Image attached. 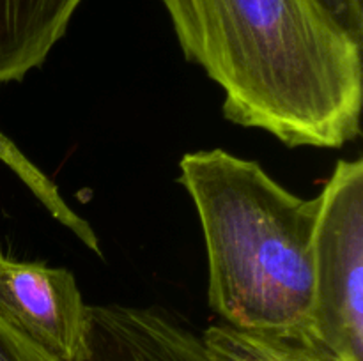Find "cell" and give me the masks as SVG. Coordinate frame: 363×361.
<instances>
[{"mask_svg": "<svg viewBox=\"0 0 363 361\" xmlns=\"http://www.w3.org/2000/svg\"><path fill=\"white\" fill-rule=\"evenodd\" d=\"M188 62L222 88L229 122L287 147L360 137L362 45L318 0H160Z\"/></svg>", "mask_w": 363, "mask_h": 361, "instance_id": "1", "label": "cell"}, {"mask_svg": "<svg viewBox=\"0 0 363 361\" xmlns=\"http://www.w3.org/2000/svg\"><path fill=\"white\" fill-rule=\"evenodd\" d=\"M177 183L201 219L208 303L223 324L307 326L314 303L318 197L291 193L257 161L223 149L186 152Z\"/></svg>", "mask_w": 363, "mask_h": 361, "instance_id": "2", "label": "cell"}, {"mask_svg": "<svg viewBox=\"0 0 363 361\" xmlns=\"http://www.w3.org/2000/svg\"><path fill=\"white\" fill-rule=\"evenodd\" d=\"M308 329L346 361H363V161L339 159L318 195Z\"/></svg>", "mask_w": 363, "mask_h": 361, "instance_id": "3", "label": "cell"}, {"mask_svg": "<svg viewBox=\"0 0 363 361\" xmlns=\"http://www.w3.org/2000/svg\"><path fill=\"white\" fill-rule=\"evenodd\" d=\"M0 317L59 361H92L91 304L69 269L0 250Z\"/></svg>", "mask_w": 363, "mask_h": 361, "instance_id": "4", "label": "cell"}, {"mask_svg": "<svg viewBox=\"0 0 363 361\" xmlns=\"http://www.w3.org/2000/svg\"><path fill=\"white\" fill-rule=\"evenodd\" d=\"M92 361H215L195 333L160 308L91 306Z\"/></svg>", "mask_w": 363, "mask_h": 361, "instance_id": "5", "label": "cell"}, {"mask_svg": "<svg viewBox=\"0 0 363 361\" xmlns=\"http://www.w3.org/2000/svg\"><path fill=\"white\" fill-rule=\"evenodd\" d=\"M84 0H0V84L45 64Z\"/></svg>", "mask_w": 363, "mask_h": 361, "instance_id": "6", "label": "cell"}, {"mask_svg": "<svg viewBox=\"0 0 363 361\" xmlns=\"http://www.w3.org/2000/svg\"><path fill=\"white\" fill-rule=\"evenodd\" d=\"M202 340L215 361H346L308 326L241 329L222 322L209 326Z\"/></svg>", "mask_w": 363, "mask_h": 361, "instance_id": "7", "label": "cell"}, {"mask_svg": "<svg viewBox=\"0 0 363 361\" xmlns=\"http://www.w3.org/2000/svg\"><path fill=\"white\" fill-rule=\"evenodd\" d=\"M0 159L23 180L28 186V190L39 198L43 205L50 211V214L69 229L85 246L91 251H94L98 257H103L101 244H99L98 236H96L94 229L85 222L82 216H78L69 205L66 204L62 197H60L59 190L55 184L50 180L46 173H43L6 134L0 133Z\"/></svg>", "mask_w": 363, "mask_h": 361, "instance_id": "8", "label": "cell"}, {"mask_svg": "<svg viewBox=\"0 0 363 361\" xmlns=\"http://www.w3.org/2000/svg\"><path fill=\"white\" fill-rule=\"evenodd\" d=\"M0 361H59L0 317Z\"/></svg>", "mask_w": 363, "mask_h": 361, "instance_id": "9", "label": "cell"}, {"mask_svg": "<svg viewBox=\"0 0 363 361\" xmlns=\"http://www.w3.org/2000/svg\"><path fill=\"white\" fill-rule=\"evenodd\" d=\"M330 18L363 46V0H318Z\"/></svg>", "mask_w": 363, "mask_h": 361, "instance_id": "10", "label": "cell"}]
</instances>
